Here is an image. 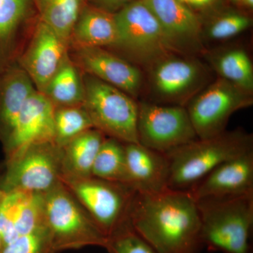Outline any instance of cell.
Listing matches in <instances>:
<instances>
[{"label": "cell", "instance_id": "obj_1", "mask_svg": "<svg viewBox=\"0 0 253 253\" xmlns=\"http://www.w3.org/2000/svg\"><path fill=\"white\" fill-rule=\"evenodd\" d=\"M127 217L134 231L157 253H201V219L189 191H136Z\"/></svg>", "mask_w": 253, "mask_h": 253}, {"label": "cell", "instance_id": "obj_2", "mask_svg": "<svg viewBox=\"0 0 253 253\" xmlns=\"http://www.w3.org/2000/svg\"><path fill=\"white\" fill-rule=\"evenodd\" d=\"M253 150V136L242 129L224 131L207 139H197L168 153V188L192 189L203 178L226 161Z\"/></svg>", "mask_w": 253, "mask_h": 253}, {"label": "cell", "instance_id": "obj_3", "mask_svg": "<svg viewBox=\"0 0 253 253\" xmlns=\"http://www.w3.org/2000/svg\"><path fill=\"white\" fill-rule=\"evenodd\" d=\"M196 203L204 246L222 253H253V194Z\"/></svg>", "mask_w": 253, "mask_h": 253}, {"label": "cell", "instance_id": "obj_4", "mask_svg": "<svg viewBox=\"0 0 253 253\" xmlns=\"http://www.w3.org/2000/svg\"><path fill=\"white\" fill-rule=\"evenodd\" d=\"M44 198L51 253L87 246L106 249L107 236L61 181L44 193Z\"/></svg>", "mask_w": 253, "mask_h": 253}, {"label": "cell", "instance_id": "obj_5", "mask_svg": "<svg viewBox=\"0 0 253 253\" xmlns=\"http://www.w3.org/2000/svg\"><path fill=\"white\" fill-rule=\"evenodd\" d=\"M83 81V106L95 129L124 144L139 143V103L135 99L90 75H86Z\"/></svg>", "mask_w": 253, "mask_h": 253}, {"label": "cell", "instance_id": "obj_6", "mask_svg": "<svg viewBox=\"0 0 253 253\" xmlns=\"http://www.w3.org/2000/svg\"><path fill=\"white\" fill-rule=\"evenodd\" d=\"M118 47L139 64L150 68L163 58L178 54L161 25L141 0H134L115 14Z\"/></svg>", "mask_w": 253, "mask_h": 253}, {"label": "cell", "instance_id": "obj_7", "mask_svg": "<svg viewBox=\"0 0 253 253\" xmlns=\"http://www.w3.org/2000/svg\"><path fill=\"white\" fill-rule=\"evenodd\" d=\"M62 157V147L55 142L30 145L6 159L0 189L5 192H47L60 182Z\"/></svg>", "mask_w": 253, "mask_h": 253}, {"label": "cell", "instance_id": "obj_8", "mask_svg": "<svg viewBox=\"0 0 253 253\" xmlns=\"http://www.w3.org/2000/svg\"><path fill=\"white\" fill-rule=\"evenodd\" d=\"M60 181L81 203L109 237L127 218L136 190L128 184L88 177L60 176Z\"/></svg>", "mask_w": 253, "mask_h": 253}, {"label": "cell", "instance_id": "obj_9", "mask_svg": "<svg viewBox=\"0 0 253 253\" xmlns=\"http://www.w3.org/2000/svg\"><path fill=\"white\" fill-rule=\"evenodd\" d=\"M253 94L219 77L194 95L185 108L199 139L226 131L234 113L252 106Z\"/></svg>", "mask_w": 253, "mask_h": 253}, {"label": "cell", "instance_id": "obj_10", "mask_svg": "<svg viewBox=\"0 0 253 253\" xmlns=\"http://www.w3.org/2000/svg\"><path fill=\"white\" fill-rule=\"evenodd\" d=\"M139 144L168 154L199 139L185 106L139 103L137 119Z\"/></svg>", "mask_w": 253, "mask_h": 253}, {"label": "cell", "instance_id": "obj_11", "mask_svg": "<svg viewBox=\"0 0 253 253\" xmlns=\"http://www.w3.org/2000/svg\"><path fill=\"white\" fill-rule=\"evenodd\" d=\"M172 54L150 69V83L159 104L185 106L206 86L208 73L202 63L193 58Z\"/></svg>", "mask_w": 253, "mask_h": 253}, {"label": "cell", "instance_id": "obj_12", "mask_svg": "<svg viewBox=\"0 0 253 253\" xmlns=\"http://www.w3.org/2000/svg\"><path fill=\"white\" fill-rule=\"evenodd\" d=\"M141 1L158 20L178 54H194L204 51L202 21L199 14L178 0Z\"/></svg>", "mask_w": 253, "mask_h": 253}, {"label": "cell", "instance_id": "obj_13", "mask_svg": "<svg viewBox=\"0 0 253 253\" xmlns=\"http://www.w3.org/2000/svg\"><path fill=\"white\" fill-rule=\"evenodd\" d=\"M55 109L43 93H33L4 141L6 159L30 145L55 142Z\"/></svg>", "mask_w": 253, "mask_h": 253}, {"label": "cell", "instance_id": "obj_14", "mask_svg": "<svg viewBox=\"0 0 253 253\" xmlns=\"http://www.w3.org/2000/svg\"><path fill=\"white\" fill-rule=\"evenodd\" d=\"M67 44L46 23L40 21L29 47L21 58L22 68L37 90L42 92L67 55Z\"/></svg>", "mask_w": 253, "mask_h": 253}, {"label": "cell", "instance_id": "obj_15", "mask_svg": "<svg viewBox=\"0 0 253 253\" xmlns=\"http://www.w3.org/2000/svg\"><path fill=\"white\" fill-rule=\"evenodd\" d=\"M189 191L196 201L253 194V150L221 163Z\"/></svg>", "mask_w": 253, "mask_h": 253}, {"label": "cell", "instance_id": "obj_16", "mask_svg": "<svg viewBox=\"0 0 253 253\" xmlns=\"http://www.w3.org/2000/svg\"><path fill=\"white\" fill-rule=\"evenodd\" d=\"M78 59L88 75L136 99L143 86L139 68L102 47H79Z\"/></svg>", "mask_w": 253, "mask_h": 253}, {"label": "cell", "instance_id": "obj_17", "mask_svg": "<svg viewBox=\"0 0 253 253\" xmlns=\"http://www.w3.org/2000/svg\"><path fill=\"white\" fill-rule=\"evenodd\" d=\"M129 184L136 191L156 193L168 189L169 162L167 154L139 143L125 144Z\"/></svg>", "mask_w": 253, "mask_h": 253}, {"label": "cell", "instance_id": "obj_18", "mask_svg": "<svg viewBox=\"0 0 253 253\" xmlns=\"http://www.w3.org/2000/svg\"><path fill=\"white\" fill-rule=\"evenodd\" d=\"M37 91L21 67L7 66L0 75V135L5 140L28 99Z\"/></svg>", "mask_w": 253, "mask_h": 253}, {"label": "cell", "instance_id": "obj_19", "mask_svg": "<svg viewBox=\"0 0 253 253\" xmlns=\"http://www.w3.org/2000/svg\"><path fill=\"white\" fill-rule=\"evenodd\" d=\"M71 38L79 47L118 46V33L115 14L84 4L73 28Z\"/></svg>", "mask_w": 253, "mask_h": 253}, {"label": "cell", "instance_id": "obj_20", "mask_svg": "<svg viewBox=\"0 0 253 253\" xmlns=\"http://www.w3.org/2000/svg\"><path fill=\"white\" fill-rule=\"evenodd\" d=\"M105 139V135L101 131L92 128L63 146L61 176H91L95 158Z\"/></svg>", "mask_w": 253, "mask_h": 253}, {"label": "cell", "instance_id": "obj_21", "mask_svg": "<svg viewBox=\"0 0 253 253\" xmlns=\"http://www.w3.org/2000/svg\"><path fill=\"white\" fill-rule=\"evenodd\" d=\"M201 18L203 38L213 41H227L247 31L253 24L247 11L224 4Z\"/></svg>", "mask_w": 253, "mask_h": 253}, {"label": "cell", "instance_id": "obj_22", "mask_svg": "<svg viewBox=\"0 0 253 253\" xmlns=\"http://www.w3.org/2000/svg\"><path fill=\"white\" fill-rule=\"evenodd\" d=\"M219 77L253 94V66L246 50L229 48L208 55Z\"/></svg>", "mask_w": 253, "mask_h": 253}, {"label": "cell", "instance_id": "obj_23", "mask_svg": "<svg viewBox=\"0 0 253 253\" xmlns=\"http://www.w3.org/2000/svg\"><path fill=\"white\" fill-rule=\"evenodd\" d=\"M42 93L56 107L83 106L84 97L83 81L68 56Z\"/></svg>", "mask_w": 253, "mask_h": 253}, {"label": "cell", "instance_id": "obj_24", "mask_svg": "<svg viewBox=\"0 0 253 253\" xmlns=\"http://www.w3.org/2000/svg\"><path fill=\"white\" fill-rule=\"evenodd\" d=\"M91 176L130 185L124 143L111 137L104 139L95 158Z\"/></svg>", "mask_w": 253, "mask_h": 253}, {"label": "cell", "instance_id": "obj_25", "mask_svg": "<svg viewBox=\"0 0 253 253\" xmlns=\"http://www.w3.org/2000/svg\"><path fill=\"white\" fill-rule=\"evenodd\" d=\"M41 21L65 41L71 38L84 0H36Z\"/></svg>", "mask_w": 253, "mask_h": 253}, {"label": "cell", "instance_id": "obj_26", "mask_svg": "<svg viewBox=\"0 0 253 253\" xmlns=\"http://www.w3.org/2000/svg\"><path fill=\"white\" fill-rule=\"evenodd\" d=\"M32 0H0V71L4 69L13 38Z\"/></svg>", "mask_w": 253, "mask_h": 253}, {"label": "cell", "instance_id": "obj_27", "mask_svg": "<svg viewBox=\"0 0 253 253\" xmlns=\"http://www.w3.org/2000/svg\"><path fill=\"white\" fill-rule=\"evenodd\" d=\"M54 126L55 143L61 147L84 131L94 128L83 106L56 107Z\"/></svg>", "mask_w": 253, "mask_h": 253}, {"label": "cell", "instance_id": "obj_28", "mask_svg": "<svg viewBox=\"0 0 253 253\" xmlns=\"http://www.w3.org/2000/svg\"><path fill=\"white\" fill-rule=\"evenodd\" d=\"M15 227L18 237L45 228L44 194L21 192Z\"/></svg>", "mask_w": 253, "mask_h": 253}, {"label": "cell", "instance_id": "obj_29", "mask_svg": "<svg viewBox=\"0 0 253 253\" xmlns=\"http://www.w3.org/2000/svg\"><path fill=\"white\" fill-rule=\"evenodd\" d=\"M109 253H157L134 231L128 217L108 237Z\"/></svg>", "mask_w": 253, "mask_h": 253}, {"label": "cell", "instance_id": "obj_30", "mask_svg": "<svg viewBox=\"0 0 253 253\" xmlns=\"http://www.w3.org/2000/svg\"><path fill=\"white\" fill-rule=\"evenodd\" d=\"M4 192L0 202V236L2 248L18 238L15 226L21 194L19 191Z\"/></svg>", "mask_w": 253, "mask_h": 253}, {"label": "cell", "instance_id": "obj_31", "mask_svg": "<svg viewBox=\"0 0 253 253\" xmlns=\"http://www.w3.org/2000/svg\"><path fill=\"white\" fill-rule=\"evenodd\" d=\"M1 253H51L49 234L46 227L19 236L2 248Z\"/></svg>", "mask_w": 253, "mask_h": 253}, {"label": "cell", "instance_id": "obj_32", "mask_svg": "<svg viewBox=\"0 0 253 253\" xmlns=\"http://www.w3.org/2000/svg\"><path fill=\"white\" fill-rule=\"evenodd\" d=\"M199 14L200 17L211 12L224 4V0H178Z\"/></svg>", "mask_w": 253, "mask_h": 253}, {"label": "cell", "instance_id": "obj_33", "mask_svg": "<svg viewBox=\"0 0 253 253\" xmlns=\"http://www.w3.org/2000/svg\"><path fill=\"white\" fill-rule=\"evenodd\" d=\"M134 0H86V4L100 9L116 14Z\"/></svg>", "mask_w": 253, "mask_h": 253}, {"label": "cell", "instance_id": "obj_34", "mask_svg": "<svg viewBox=\"0 0 253 253\" xmlns=\"http://www.w3.org/2000/svg\"><path fill=\"white\" fill-rule=\"evenodd\" d=\"M233 3L237 5L240 9L245 10H252L253 7V0H230Z\"/></svg>", "mask_w": 253, "mask_h": 253}, {"label": "cell", "instance_id": "obj_35", "mask_svg": "<svg viewBox=\"0 0 253 253\" xmlns=\"http://www.w3.org/2000/svg\"><path fill=\"white\" fill-rule=\"evenodd\" d=\"M4 193V191L0 189V202H1V200L2 199ZM1 250H2V244H1V236H0V253L1 252Z\"/></svg>", "mask_w": 253, "mask_h": 253}]
</instances>
